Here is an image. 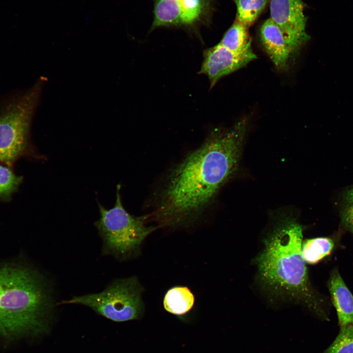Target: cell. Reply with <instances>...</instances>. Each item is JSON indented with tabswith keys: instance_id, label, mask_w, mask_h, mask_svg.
<instances>
[{
	"instance_id": "6da1fadb",
	"label": "cell",
	"mask_w": 353,
	"mask_h": 353,
	"mask_svg": "<svg viewBox=\"0 0 353 353\" xmlns=\"http://www.w3.org/2000/svg\"><path fill=\"white\" fill-rule=\"evenodd\" d=\"M245 119L229 128H216L169 175L154 217L164 226L196 220L237 169L247 130Z\"/></svg>"
},
{
	"instance_id": "7a4b0ae2",
	"label": "cell",
	"mask_w": 353,
	"mask_h": 353,
	"mask_svg": "<svg viewBox=\"0 0 353 353\" xmlns=\"http://www.w3.org/2000/svg\"><path fill=\"white\" fill-rule=\"evenodd\" d=\"M276 216L255 259L259 282L271 297L302 305L328 321V303L311 284L302 256L303 226L290 213Z\"/></svg>"
},
{
	"instance_id": "3957f363",
	"label": "cell",
	"mask_w": 353,
	"mask_h": 353,
	"mask_svg": "<svg viewBox=\"0 0 353 353\" xmlns=\"http://www.w3.org/2000/svg\"><path fill=\"white\" fill-rule=\"evenodd\" d=\"M50 283L24 264H0V333L40 329L54 306Z\"/></svg>"
},
{
	"instance_id": "277c9868",
	"label": "cell",
	"mask_w": 353,
	"mask_h": 353,
	"mask_svg": "<svg viewBox=\"0 0 353 353\" xmlns=\"http://www.w3.org/2000/svg\"><path fill=\"white\" fill-rule=\"evenodd\" d=\"M117 186L114 206L105 209L99 204L100 218L95 223L102 240V255H112L120 260L136 255L140 246L156 228L145 225V217H135L128 213L123 206Z\"/></svg>"
},
{
	"instance_id": "5b68a950",
	"label": "cell",
	"mask_w": 353,
	"mask_h": 353,
	"mask_svg": "<svg viewBox=\"0 0 353 353\" xmlns=\"http://www.w3.org/2000/svg\"><path fill=\"white\" fill-rule=\"evenodd\" d=\"M39 86L14 95L0 104V162L11 166L28 145L31 121Z\"/></svg>"
},
{
	"instance_id": "8992f818",
	"label": "cell",
	"mask_w": 353,
	"mask_h": 353,
	"mask_svg": "<svg viewBox=\"0 0 353 353\" xmlns=\"http://www.w3.org/2000/svg\"><path fill=\"white\" fill-rule=\"evenodd\" d=\"M142 287L135 277L117 279L102 291L74 296L57 305L79 304L89 307L98 313L116 322L136 319L143 309Z\"/></svg>"
},
{
	"instance_id": "52a82bcc",
	"label": "cell",
	"mask_w": 353,
	"mask_h": 353,
	"mask_svg": "<svg viewBox=\"0 0 353 353\" xmlns=\"http://www.w3.org/2000/svg\"><path fill=\"white\" fill-rule=\"evenodd\" d=\"M302 0H271V19L283 32L295 52L309 39Z\"/></svg>"
},
{
	"instance_id": "ba28073f",
	"label": "cell",
	"mask_w": 353,
	"mask_h": 353,
	"mask_svg": "<svg viewBox=\"0 0 353 353\" xmlns=\"http://www.w3.org/2000/svg\"><path fill=\"white\" fill-rule=\"evenodd\" d=\"M200 74L207 76L212 88L222 77L245 66L257 57L252 48L241 52L229 50L218 43L203 51Z\"/></svg>"
},
{
	"instance_id": "9c48e42d",
	"label": "cell",
	"mask_w": 353,
	"mask_h": 353,
	"mask_svg": "<svg viewBox=\"0 0 353 353\" xmlns=\"http://www.w3.org/2000/svg\"><path fill=\"white\" fill-rule=\"evenodd\" d=\"M210 0H155L151 29L162 26L189 25L200 20Z\"/></svg>"
},
{
	"instance_id": "30bf717a",
	"label": "cell",
	"mask_w": 353,
	"mask_h": 353,
	"mask_svg": "<svg viewBox=\"0 0 353 353\" xmlns=\"http://www.w3.org/2000/svg\"><path fill=\"white\" fill-rule=\"evenodd\" d=\"M260 37L265 51L275 67L279 70H285L291 55L295 52L279 27L269 18L261 25Z\"/></svg>"
},
{
	"instance_id": "8fae6325",
	"label": "cell",
	"mask_w": 353,
	"mask_h": 353,
	"mask_svg": "<svg viewBox=\"0 0 353 353\" xmlns=\"http://www.w3.org/2000/svg\"><path fill=\"white\" fill-rule=\"evenodd\" d=\"M332 303L336 310L339 327L353 326V295L348 289L339 271L331 272L328 283Z\"/></svg>"
},
{
	"instance_id": "7c38bea8",
	"label": "cell",
	"mask_w": 353,
	"mask_h": 353,
	"mask_svg": "<svg viewBox=\"0 0 353 353\" xmlns=\"http://www.w3.org/2000/svg\"><path fill=\"white\" fill-rule=\"evenodd\" d=\"M335 246L334 239L317 237L303 241L302 253L306 263L315 264L329 255Z\"/></svg>"
},
{
	"instance_id": "4fadbf2b",
	"label": "cell",
	"mask_w": 353,
	"mask_h": 353,
	"mask_svg": "<svg viewBox=\"0 0 353 353\" xmlns=\"http://www.w3.org/2000/svg\"><path fill=\"white\" fill-rule=\"evenodd\" d=\"M194 303V296L190 290L186 287L181 286L169 289L163 301L165 310L176 315L187 312L192 308Z\"/></svg>"
},
{
	"instance_id": "5bb4252c",
	"label": "cell",
	"mask_w": 353,
	"mask_h": 353,
	"mask_svg": "<svg viewBox=\"0 0 353 353\" xmlns=\"http://www.w3.org/2000/svg\"><path fill=\"white\" fill-rule=\"evenodd\" d=\"M248 27L235 20L225 33L219 44L235 52H241L252 48Z\"/></svg>"
},
{
	"instance_id": "9a60e30c",
	"label": "cell",
	"mask_w": 353,
	"mask_h": 353,
	"mask_svg": "<svg viewBox=\"0 0 353 353\" xmlns=\"http://www.w3.org/2000/svg\"><path fill=\"white\" fill-rule=\"evenodd\" d=\"M234 0L237 7L236 20L248 28L256 20L269 1V0Z\"/></svg>"
},
{
	"instance_id": "2e32d148",
	"label": "cell",
	"mask_w": 353,
	"mask_h": 353,
	"mask_svg": "<svg viewBox=\"0 0 353 353\" xmlns=\"http://www.w3.org/2000/svg\"><path fill=\"white\" fill-rule=\"evenodd\" d=\"M323 353H353V326L340 327L337 336Z\"/></svg>"
},
{
	"instance_id": "e0dca14e",
	"label": "cell",
	"mask_w": 353,
	"mask_h": 353,
	"mask_svg": "<svg viewBox=\"0 0 353 353\" xmlns=\"http://www.w3.org/2000/svg\"><path fill=\"white\" fill-rule=\"evenodd\" d=\"M22 181L7 167L0 164V200H7L16 191Z\"/></svg>"
},
{
	"instance_id": "ac0fdd59",
	"label": "cell",
	"mask_w": 353,
	"mask_h": 353,
	"mask_svg": "<svg viewBox=\"0 0 353 353\" xmlns=\"http://www.w3.org/2000/svg\"><path fill=\"white\" fill-rule=\"evenodd\" d=\"M341 227L353 234V186L343 194L340 203Z\"/></svg>"
}]
</instances>
